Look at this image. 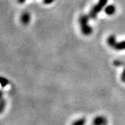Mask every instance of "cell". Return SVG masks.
<instances>
[{"instance_id": "obj_6", "label": "cell", "mask_w": 125, "mask_h": 125, "mask_svg": "<svg viewBox=\"0 0 125 125\" xmlns=\"http://www.w3.org/2000/svg\"><path fill=\"white\" fill-rule=\"evenodd\" d=\"M105 119L102 117H97L93 121V123L92 125H104L105 123Z\"/></svg>"}, {"instance_id": "obj_8", "label": "cell", "mask_w": 125, "mask_h": 125, "mask_svg": "<svg viewBox=\"0 0 125 125\" xmlns=\"http://www.w3.org/2000/svg\"><path fill=\"white\" fill-rule=\"evenodd\" d=\"M85 123V119H80L79 120L76 121L74 122V124L72 125H84Z\"/></svg>"}, {"instance_id": "obj_2", "label": "cell", "mask_w": 125, "mask_h": 125, "mask_svg": "<svg viewBox=\"0 0 125 125\" xmlns=\"http://www.w3.org/2000/svg\"><path fill=\"white\" fill-rule=\"evenodd\" d=\"M108 2V0H99L98 4L94 5L93 9H91L89 13V17L92 19H96L97 14L102 10L104 7L106 5Z\"/></svg>"}, {"instance_id": "obj_11", "label": "cell", "mask_w": 125, "mask_h": 125, "mask_svg": "<svg viewBox=\"0 0 125 125\" xmlns=\"http://www.w3.org/2000/svg\"><path fill=\"white\" fill-rule=\"evenodd\" d=\"M121 79H122V81L124 83H125V70H124V71H123V72H122V74Z\"/></svg>"}, {"instance_id": "obj_4", "label": "cell", "mask_w": 125, "mask_h": 125, "mask_svg": "<svg viewBox=\"0 0 125 125\" xmlns=\"http://www.w3.org/2000/svg\"><path fill=\"white\" fill-rule=\"evenodd\" d=\"M108 44L109 46H111L112 47H115V46L117 44V42H116V39H115V36H113V35H112V36H110L108 37Z\"/></svg>"}, {"instance_id": "obj_7", "label": "cell", "mask_w": 125, "mask_h": 125, "mask_svg": "<svg viewBox=\"0 0 125 125\" xmlns=\"http://www.w3.org/2000/svg\"><path fill=\"white\" fill-rule=\"evenodd\" d=\"M115 49L117 50H124L125 49V40L121 41L120 42H117V44L114 47Z\"/></svg>"}, {"instance_id": "obj_5", "label": "cell", "mask_w": 125, "mask_h": 125, "mask_svg": "<svg viewBox=\"0 0 125 125\" xmlns=\"http://www.w3.org/2000/svg\"><path fill=\"white\" fill-rule=\"evenodd\" d=\"M21 21L23 24H27L30 22V15L27 13H24L21 16Z\"/></svg>"}, {"instance_id": "obj_1", "label": "cell", "mask_w": 125, "mask_h": 125, "mask_svg": "<svg viewBox=\"0 0 125 125\" xmlns=\"http://www.w3.org/2000/svg\"><path fill=\"white\" fill-rule=\"evenodd\" d=\"M89 18V16H88L86 15H83L79 18V22H80L81 31L85 36L90 35L93 31L92 27L88 24Z\"/></svg>"}, {"instance_id": "obj_13", "label": "cell", "mask_w": 125, "mask_h": 125, "mask_svg": "<svg viewBox=\"0 0 125 125\" xmlns=\"http://www.w3.org/2000/svg\"><path fill=\"white\" fill-rule=\"evenodd\" d=\"M24 1H25V0H18V2L20 3V4H23Z\"/></svg>"}, {"instance_id": "obj_3", "label": "cell", "mask_w": 125, "mask_h": 125, "mask_svg": "<svg viewBox=\"0 0 125 125\" xmlns=\"http://www.w3.org/2000/svg\"><path fill=\"white\" fill-rule=\"evenodd\" d=\"M105 13L107 14L108 15H113L114 13L115 12V7L113 5H110L106 7V9L104 10Z\"/></svg>"}, {"instance_id": "obj_12", "label": "cell", "mask_w": 125, "mask_h": 125, "mask_svg": "<svg viewBox=\"0 0 125 125\" xmlns=\"http://www.w3.org/2000/svg\"><path fill=\"white\" fill-rule=\"evenodd\" d=\"M54 1V0H43V1H44L45 4H49L51 3H52Z\"/></svg>"}, {"instance_id": "obj_9", "label": "cell", "mask_w": 125, "mask_h": 125, "mask_svg": "<svg viewBox=\"0 0 125 125\" xmlns=\"http://www.w3.org/2000/svg\"><path fill=\"white\" fill-rule=\"evenodd\" d=\"M9 83V81L6 79H5L4 77H1V85L2 87H4L6 85H7Z\"/></svg>"}, {"instance_id": "obj_10", "label": "cell", "mask_w": 125, "mask_h": 125, "mask_svg": "<svg viewBox=\"0 0 125 125\" xmlns=\"http://www.w3.org/2000/svg\"><path fill=\"white\" fill-rule=\"evenodd\" d=\"M113 63H114V65H115V66H122V65H124V62L121 61H118V60L115 61Z\"/></svg>"}]
</instances>
